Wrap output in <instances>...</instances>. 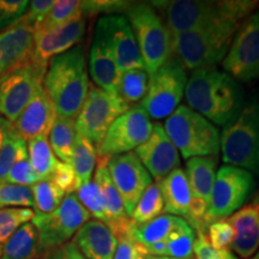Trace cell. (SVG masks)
Wrapping results in <instances>:
<instances>
[{"instance_id": "6da1fadb", "label": "cell", "mask_w": 259, "mask_h": 259, "mask_svg": "<svg viewBox=\"0 0 259 259\" xmlns=\"http://www.w3.org/2000/svg\"><path fill=\"white\" fill-rule=\"evenodd\" d=\"M185 99L190 108L213 125L225 126L241 112L245 93L231 74L215 66L202 67L187 78Z\"/></svg>"}, {"instance_id": "7a4b0ae2", "label": "cell", "mask_w": 259, "mask_h": 259, "mask_svg": "<svg viewBox=\"0 0 259 259\" xmlns=\"http://www.w3.org/2000/svg\"><path fill=\"white\" fill-rule=\"evenodd\" d=\"M162 8L170 35L223 24L241 25L259 3L252 0H176L153 3Z\"/></svg>"}, {"instance_id": "3957f363", "label": "cell", "mask_w": 259, "mask_h": 259, "mask_svg": "<svg viewBox=\"0 0 259 259\" xmlns=\"http://www.w3.org/2000/svg\"><path fill=\"white\" fill-rule=\"evenodd\" d=\"M42 87L58 116L76 119L90 87L83 48L76 46L54 57L48 64Z\"/></svg>"}, {"instance_id": "277c9868", "label": "cell", "mask_w": 259, "mask_h": 259, "mask_svg": "<svg viewBox=\"0 0 259 259\" xmlns=\"http://www.w3.org/2000/svg\"><path fill=\"white\" fill-rule=\"evenodd\" d=\"M220 150L226 164L259 176V87L238 116L223 126Z\"/></svg>"}, {"instance_id": "5b68a950", "label": "cell", "mask_w": 259, "mask_h": 259, "mask_svg": "<svg viewBox=\"0 0 259 259\" xmlns=\"http://www.w3.org/2000/svg\"><path fill=\"white\" fill-rule=\"evenodd\" d=\"M164 131L181 156H218L221 149V134L218 126L193 111L189 106L180 105L167 118Z\"/></svg>"}, {"instance_id": "8992f818", "label": "cell", "mask_w": 259, "mask_h": 259, "mask_svg": "<svg viewBox=\"0 0 259 259\" xmlns=\"http://www.w3.org/2000/svg\"><path fill=\"white\" fill-rule=\"evenodd\" d=\"M240 25L223 24L171 36V53L185 69L212 67L225 59Z\"/></svg>"}, {"instance_id": "52a82bcc", "label": "cell", "mask_w": 259, "mask_h": 259, "mask_svg": "<svg viewBox=\"0 0 259 259\" xmlns=\"http://www.w3.org/2000/svg\"><path fill=\"white\" fill-rule=\"evenodd\" d=\"M127 21L135 32L144 69L153 76L171 56V35L160 15L149 4H132L127 11Z\"/></svg>"}, {"instance_id": "ba28073f", "label": "cell", "mask_w": 259, "mask_h": 259, "mask_svg": "<svg viewBox=\"0 0 259 259\" xmlns=\"http://www.w3.org/2000/svg\"><path fill=\"white\" fill-rule=\"evenodd\" d=\"M46 65L32 58L0 77V115L14 122L42 88Z\"/></svg>"}, {"instance_id": "9c48e42d", "label": "cell", "mask_w": 259, "mask_h": 259, "mask_svg": "<svg viewBox=\"0 0 259 259\" xmlns=\"http://www.w3.org/2000/svg\"><path fill=\"white\" fill-rule=\"evenodd\" d=\"M187 74L178 59L170 58L150 76L148 93L141 106L154 120L166 119L178 107L185 95Z\"/></svg>"}, {"instance_id": "30bf717a", "label": "cell", "mask_w": 259, "mask_h": 259, "mask_svg": "<svg viewBox=\"0 0 259 259\" xmlns=\"http://www.w3.org/2000/svg\"><path fill=\"white\" fill-rule=\"evenodd\" d=\"M255 179L250 171L225 164L216 171L208 212L209 226L238 211L255 190Z\"/></svg>"}, {"instance_id": "8fae6325", "label": "cell", "mask_w": 259, "mask_h": 259, "mask_svg": "<svg viewBox=\"0 0 259 259\" xmlns=\"http://www.w3.org/2000/svg\"><path fill=\"white\" fill-rule=\"evenodd\" d=\"M89 219L90 213L80 204L76 193L66 194L53 212L35 216L31 223L37 231L41 252H48L69 242Z\"/></svg>"}, {"instance_id": "7c38bea8", "label": "cell", "mask_w": 259, "mask_h": 259, "mask_svg": "<svg viewBox=\"0 0 259 259\" xmlns=\"http://www.w3.org/2000/svg\"><path fill=\"white\" fill-rule=\"evenodd\" d=\"M128 109L116 95L90 84L85 101L74 119L77 134L97 148L113 122Z\"/></svg>"}, {"instance_id": "4fadbf2b", "label": "cell", "mask_w": 259, "mask_h": 259, "mask_svg": "<svg viewBox=\"0 0 259 259\" xmlns=\"http://www.w3.org/2000/svg\"><path fill=\"white\" fill-rule=\"evenodd\" d=\"M222 66L225 72L240 83L259 78V10L252 12L239 27Z\"/></svg>"}, {"instance_id": "5bb4252c", "label": "cell", "mask_w": 259, "mask_h": 259, "mask_svg": "<svg viewBox=\"0 0 259 259\" xmlns=\"http://www.w3.org/2000/svg\"><path fill=\"white\" fill-rule=\"evenodd\" d=\"M154 124L141 105L130 108L113 122L96 148L99 157L109 158L131 153L149 138Z\"/></svg>"}, {"instance_id": "9a60e30c", "label": "cell", "mask_w": 259, "mask_h": 259, "mask_svg": "<svg viewBox=\"0 0 259 259\" xmlns=\"http://www.w3.org/2000/svg\"><path fill=\"white\" fill-rule=\"evenodd\" d=\"M95 36L105 45L121 72L132 69H144L135 32L125 16L109 15L99 18Z\"/></svg>"}, {"instance_id": "2e32d148", "label": "cell", "mask_w": 259, "mask_h": 259, "mask_svg": "<svg viewBox=\"0 0 259 259\" xmlns=\"http://www.w3.org/2000/svg\"><path fill=\"white\" fill-rule=\"evenodd\" d=\"M107 168L115 189L120 194L126 213L131 216L142 194L153 184V178L132 151L109 157Z\"/></svg>"}, {"instance_id": "e0dca14e", "label": "cell", "mask_w": 259, "mask_h": 259, "mask_svg": "<svg viewBox=\"0 0 259 259\" xmlns=\"http://www.w3.org/2000/svg\"><path fill=\"white\" fill-rule=\"evenodd\" d=\"M135 154L139 161L157 181L166 178L170 171L180 168V155L164 131L163 125L156 122L153 131L143 144L136 149Z\"/></svg>"}, {"instance_id": "ac0fdd59", "label": "cell", "mask_w": 259, "mask_h": 259, "mask_svg": "<svg viewBox=\"0 0 259 259\" xmlns=\"http://www.w3.org/2000/svg\"><path fill=\"white\" fill-rule=\"evenodd\" d=\"M85 19L79 18L50 30L37 31L34 36L32 60L48 66L54 57L72 50L85 34Z\"/></svg>"}, {"instance_id": "d6986e66", "label": "cell", "mask_w": 259, "mask_h": 259, "mask_svg": "<svg viewBox=\"0 0 259 259\" xmlns=\"http://www.w3.org/2000/svg\"><path fill=\"white\" fill-rule=\"evenodd\" d=\"M34 36V27L22 18L0 31V77L30 59Z\"/></svg>"}, {"instance_id": "ffe728a7", "label": "cell", "mask_w": 259, "mask_h": 259, "mask_svg": "<svg viewBox=\"0 0 259 259\" xmlns=\"http://www.w3.org/2000/svg\"><path fill=\"white\" fill-rule=\"evenodd\" d=\"M57 116L56 108L42 87L12 124V130L29 142L38 136H48Z\"/></svg>"}, {"instance_id": "44dd1931", "label": "cell", "mask_w": 259, "mask_h": 259, "mask_svg": "<svg viewBox=\"0 0 259 259\" xmlns=\"http://www.w3.org/2000/svg\"><path fill=\"white\" fill-rule=\"evenodd\" d=\"M73 242L87 259H113L118 245L109 227L97 220L84 223L74 235Z\"/></svg>"}, {"instance_id": "7402d4cb", "label": "cell", "mask_w": 259, "mask_h": 259, "mask_svg": "<svg viewBox=\"0 0 259 259\" xmlns=\"http://www.w3.org/2000/svg\"><path fill=\"white\" fill-rule=\"evenodd\" d=\"M229 222L234 229L231 247L241 258L250 259L259 250V205L252 203L239 209Z\"/></svg>"}, {"instance_id": "603a6c76", "label": "cell", "mask_w": 259, "mask_h": 259, "mask_svg": "<svg viewBox=\"0 0 259 259\" xmlns=\"http://www.w3.org/2000/svg\"><path fill=\"white\" fill-rule=\"evenodd\" d=\"M89 72L94 85L106 93L118 96V87L121 78V70L115 63L105 45L94 36L89 53Z\"/></svg>"}, {"instance_id": "cb8c5ba5", "label": "cell", "mask_w": 259, "mask_h": 259, "mask_svg": "<svg viewBox=\"0 0 259 259\" xmlns=\"http://www.w3.org/2000/svg\"><path fill=\"white\" fill-rule=\"evenodd\" d=\"M157 184L163 198L164 211L178 218L187 219L194 196L185 170L181 168L174 169Z\"/></svg>"}, {"instance_id": "d4e9b609", "label": "cell", "mask_w": 259, "mask_h": 259, "mask_svg": "<svg viewBox=\"0 0 259 259\" xmlns=\"http://www.w3.org/2000/svg\"><path fill=\"white\" fill-rule=\"evenodd\" d=\"M218 160L215 156L192 157L186 162V177L194 198L210 206Z\"/></svg>"}, {"instance_id": "484cf974", "label": "cell", "mask_w": 259, "mask_h": 259, "mask_svg": "<svg viewBox=\"0 0 259 259\" xmlns=\"http://www.w3.org/2000/svg\"><path fill=\"white\" fill-rule=\"evenodd\" d=\"M185 223H187L185 219L166 213V215L157 216L156 219L143 225H137L134 222L130 229V235L136 242L144 247H149V246L166 240L168 236L173 234Z\"/></svg>"}, {"instance_id": "4316f807", "label": "cell", "mask_w": 259, "mask_h": 259, "mask_svg": "<svg viewBox=\"0 0 259 259\" xmlns=\"http://www.w3.org/2000/svg\"><path fill=\"white\" fill-rule=\"evenodd\" d=\"M196 232L189 223H185L166 240L145 247L148 254L158 257H169L174 259H190L193 253Z\"/></svg>"}, {"instance_id": "83f0119b", "label": "cell", "mask_w": 259, "mask_h": 259, "mask_svg": "<svg viewBox=\"0 0 259 259\" xmlns=\"http://www.w3.org/2000/svg\"><path fill=\"white\" fill-rule=\"evenodd\" d=\"M41 253L38 234L31 222L25 223L3 245L2 259H37Z\"/></svg>"}, {"instance_id": "f1b7e54d", "label": "cell", "mask_w": 259, "mask_h": 259, "mask_svg": "<svg viewBox=\"0 0 259 259\" xmlns=\"http://www.w3.org/2000/svg\"><path fill=\"white\" fill-rule=\"evenodd\" d=\"M48 135V142L57 158H59L60 162L70 164L77 138L74 119L57 116Z\"/></svg>"}, {"instance_id": "f546056e", "label": "cell", "mask_w": 259, "mask_h": 259, "mask_svg": "<svg viewBox=\"0 0 259 259\" xmlns=\"http://www.w3.org/2000/svg\"><path fill=\"white\" fill-rule=\"evenodd\" d=\"M150 76L145 69H132L121 73L118 87V97L128 108L137 106L147 95Z\"/></svg>"}, {"instance_id": "4dcf8cb0", "label": "cell", "mask_w": 259, "mask_h": 259, "mask_svg": "<svg viewBox=\"0 0 259 259\" xmlns=\"http://www.w3.org/2000/svg\"><path fill=\"white\" fill-rule=\"evenodd\" d=\"M27 145L28 157L32 169L40 180L48 179L59 162L52 150L50 142H48V136H38L27 142Z\"/></svg>"}, {"instance_id": "1f68e13d", "label": "cell", "mask_w": 259, "mask_h": 259, "mask_svg": "<svg viewBox=\"0 0 259 259\" xmlns=\"http://www.w3.org/2000/svg\"><path fill=\"white\" fill-rule=\"evenodd\" d=\"M97 153L96 148L88 139L77 134L73 155L71 158V167L76 174L78 189L84 184L92 181L94 169L96 167Z\"/></svg>"}, {"instance_id": "d6a6232c", "label": "cell", "mask_w": 259, "mask_h": 259, "mask_svg": "<svg viewBox=\"0 0 259 259\" xmlns=\"http://www.w3.org/2000/svg\"><path fill=\"white\" fill-rule=\"evenodd\" d=\"M83 18L80 2L78 0H58L54 2L50 12L40 23L34 27V32L50 30L76 19Z\"/></svg>"}, {"instance_id": "836d02e7", "label": "cell", "mask_w": 259, "mask_h": 259, "mask_svg": "<svg viewBox=\"0 0 259 259\" xmlns=\"http://www.w3.org/2000/svg\"><path fill=\"white\" fill-rule=\"evenodd\" d=\"M34 193L35 216H44L53 212L63 202L66 193L61 191L51 179L37 181L31 186Z\"/></svg>"}, {"instance_id": "e575fe53", "label": "cell", "mask_w": 259, "mask_h": 259, "mask_svg": "<svg viewBox=\"0 0 259 259\" xmlns=\"http://www.w3.org/2000/svg\"><path fill=\"white\" fill-rule=\"evenodd\" d=\"M163 209L164 203L158 184H151L136 204L130 219L137 225H143L160 216Z\"/></svg>"}, {"instance_id": "d590c367", "label": "cell", "mask_w": 259, "mask_h": 259, "mask_svg": "<svg viewBox=\"0 0 259 259\" xmlns=\"http://www.w3.org/2000/svg\"><path fill=\"white\" fill-rule=\"evenodd\" d=\"M28 157V145L21 136L10 130L0 149V184L6 183L10 170L17 162Z\"/></svg>"}, {"instance_id": "8d00e7d4", "label": "cell", "mask_w": 259, "mask_h": 259, "mask_svg": "<svg viewBox=\"0 0 259 259\" xmlns=\"http://www.w3.org/2000/svg\"><path fill=\"white\" fill-rule=\"evenodd\" d=\"M34 218V210L29 208H0V245H5L22 226Z\"/></svg>"}, {"instance_id": "74e56055", "label": "cell", "mask_w": 259, "mask_h": 259, "mask_svg": "<svg viewBox=\"0 0 259 259\" xmlns=\"http://www.w3.org/2000/svg\"><path fill=\"white\" fill-rule=\"evenodd\" d=\"M76 192L77 198L85 208L87 211L90 213V216L95 218L97 221H101L107 225L108 219H107L106 213L105 199H103L101 190L95 183V180L84 184Z\"/></svg>"}, {"instance_id": "f35d334b", "label": "cell", "mask_w": 259, "mask_h": 259, "mask_svg": "<svg viewBox=\"0 0 259 259\" xmlns=\"http://www.w3.org/2000/svg\"><path fill=\"white\" fill-rule=\"evenodd\" d=\"M29 208L34 206L31 186L0 184V208Z\"/></svg>"}, {"instance_id": "ab89813d", "label": "cell", "mask_w": 259, "mask_h": 259, "mask_svg": "<svg viewBox=\"0 0 259 259\" xmlns=\"http://www.w3.org/2000/svg\"><path fill=\"white\" fill-rule=\"evenodd\" d=\"M208 240L216 250H229L234 240V229L229 220L222 219L212 222L208 228Z\"/></svg>"}, {"instance_id": "60d3db41", "label": "cell", "mask_w": 259, "mask_h": 259, "mask_svg": "<svg viewBox=\"0 0 259 259\" xmlns=\"http://www.w3.org/2000/svg\"><path fill=\"white\" fill-rule=\"evenodd\" d=\"M131 6L128 2H116V0H99V2H80L82 15L93 16L103 14V16L120 15L126 12Z\"/></svg>"}, {"instance_id": "b9f144b4", "label": "cell", "mask_w": 259, "mask_h": 259, "mask_svg": "<svg viewBox=\"0 0 259 259\" xmlns=\"http://www.w3.org/2000/svg\"><path fill=\"white\" fill-rule=\"evenodd\" d=\"M27 0H0V30H5L23 17L27 12Z\"/></svg>"}, {"instance_id": "7bdbcfd3", "label": "cell", "mask_w": 259, "mask_h": 259, "mask_svg": "<svg viewBox=\"0 0 259 259\" xmlns=\"http://www.w3.org/2000/svg\"><path fill=\"white\" fill-rule=\"evenodd\" d=\"M193 252L196 259H239L231 250H216L208 240L205 233H196Z\"/></svg>"}, {"instance_id": "ee69618b", "label": "cell", "mask_w": 259, "mask_h": 259, "mask_svg": "<svg viewBox=\"0 0 259 259\" xmlns=\"http://www.w3.org/2000/svg\"><path fill=\"white\" fill-rule=\"evenodd\" d=\"M40 181L34 169H32L29 157L23 158L12 167L10 170L6 183L14 184V185H22V186H32Z\"/></svg>"}, {"instance_id": "f6af8a7d", "label": "cell", "mask_w": 259, "mask_h": 259, "mask_svg": "<svg viewBox=\"0 0 259 259\" xmlns=\"http://www.w3.org/2000/svg\"><path fill=\"white\" fill-rule=\"evenodd\" d=\"M53 181L61 191H64L66 194L74 193L78 190V184H77L76 174L69 163L64 162H58L56 169H54L52 176L48 178Z\"/></svg>"}, {"instance_id": "bcb514c9", "label": "cell", "mask_w": 259, "mask_h": 259, "mask_svg": "<svg viewBox=\"0 0 259 259\" xmlns=\"http://www.w3.org/2000/svg\"><path fill=\"white\" fill-rule=\"evenodd\" d=\"M118 245L113 259H141L144 254H148L144 246L136 242L131 238L130 233L116 238Z\"/></svg>"}, {"instance_id": "7dc6e473", "label": "cell", "mask_w": 259, "mask_h": 259, "mask_svg": "<svg viewBox=\"0 0 259 259\" xmlns=\"http://www.w3.org/2000/svg\"><path fill=\"white\" fill-rule=\"evenodd\" d=\"M53 4V0H34V2H30L27 12H25L22 19L27 22L28 24L35 27V25L40 23L42 19L46 17V15L50 12Z\"/></svg>"}, {"instance_id": "c3c4849f", "label": "cell", "mask_w": 259, "mask_h": 259, "mask_svg": "<svg viewBox=\"0 0 259 259\" xmlns=\"http://www.w3.org/2000/svg\"><path fill=\"white\" fill-rule=\"evenodd\" d=\"M45 259H87L73 241L58 246L53 250L46 252Z\"/></svg>"}, {"instance_id": "681fc988", "label": "cell", "mask_w": 259, "mask_h": 259, "mask_svg": "<svg viewBox=\"0 0 259 259\" xmlns=\"http://www.w3.org/2000/svg\"><path fill=\"white\" fill-rule=\"evenodd\" d=\"M11 128H12V122L6 120L4 116L0 115V149H2L3 144H4L6 136H8Z\"/></svg>"}, {"instance_id": "f907efd6", "label": "cell", "mask_w": 259, "mask_h": 259, "mask_svg": "<svg viewBox=\"0 0 259 259\" xmlns=\"http://www.w3.org/2000/svg\"><path fill=\"white\" fill-rule=\"evenodd\" d=\"M141 259H174L169 257H158V255H151V254H144Z\"/></svg>"}, {"instance_id": "816d5d0a", "label": "cell", "mask_w": 259, "mask_h": 259, "mask_svg": "<svg viewBox=\"0 0 259 259\" xmlns=\"http://www.w3.org/2000/svg\"><path fill=\"white\" fill-rule=\"evenodd\" d=\"M253 204H258V205H259V189L257 191V193H255L254 197H253Z\"/></svg>"}, {"instance_id": "f5cc1de1", "label": "cell", "mask_w": 259, "mask_h": 259, "mask_svg": "<svg viewBox=\"0 0 259 259\" xmlns=\"http://www.w3.org/2000/svg\"><path fill=\"white\" fill-rule=\"evenodd\" d=\"M253 259H259V250H258V252L257 253L254 254V257H253Z\"/></svg>"}, {"instance_id": "db71d44e", "label": "cell", "mask_w": 259, "mask_h": 259, "mask_svg": "<svg viewBox=\"0 0 259 259\" xmlns=\"http://www.w3.org/2000/svg\"><path fill=\"white\" fill-rule=\"evenodd\" d=\"M2 254H3V245H0V259H2Z\"/></svg>"}]
</instances>
